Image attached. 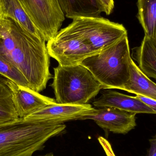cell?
Returning <instances> with one entry per match:
<instances>
[{
	"instance_id": "6da1fadb",
	"label": "cell",
	"mask_w": 156,
	"mask_h": 156,
	"mask_svg": "<svg viewBox=\"0 0 156 156\" xmlns=\"http://www.w3.org/2000/svg\"><path fill=\"white\" fill-rule=\"evenodd\" d=\"M0 55L22 73L36 91L45 90L52 78L45 42L34 37L15 20L2 15H0Z\"/></svg>"
},
{
	"instance_id": "7a4b0ae2",
	"label": "cell",
	"mask_w": 156,
	"mask_h": 156,
	"mask_svg": "<svg viewBox=\"0 0 156 156\" xmlns=\"http://www.w3.org/2000/svg\"><path fill=\"white\" fill-rule=\"evenodd\" d=\"M66 128L64 124L29 122L20 118L1 124L0 156H32Z\"/></svg>"
},
{
	"instance_id": "3957f363",
	"label": "cell",
	"mask_w": 156,
	"mask_h": 156,
	"mask_svg": "<svg viewBox=\"0 0 156 156\" xmlns=\"http://www.w3.org/2000/svg\"><path fill=\"white\" fill-rule=\"evenodd\" d=\"M132 59L128 36H125L105 50L85 58L80 65L104 89L123 90L129 82Z\"/></svg>"
},
{
	"instance_id": "277c9868",
	"label": "cell",
	"mask_w": 156,
	"mask_h": 156,
	"mask_svg": "<svg viewBox=\"0 0 156 156\" xmlns=\"http://www.w3.org/2000/svg\"><path fill=\"white\" fill-rule=\"evenodd\" d=\"M51 86L56 102L60 104H87L98 95L103 86L81 65H58L54 68Z\"/></svg>"
},
{
	"instance_id": "5b68a950",
	"label": "cell",
	"mask_w": 156,
	"mask_h": 156,
	"mask_svg": "<svg viewBox=\"0 0 156 156\" xmlns=\"http://www.w3.org/2000/svg\"><path fill=\"white\" fill-rule=\"evenodd\" d=\"M69 26L96 53L105 50L127 36L123 25L101 16L75 18Z\"/></svg>"
},
{
	"instance_id": "8992f818",
	"label": "cell",
	"mask_w": 156,
	"mask_h": 156,
	"mask_svg": "<svg viewBox=\"0 0 156 156\" xmlns=\"http://www.w3.org/2000/svg\"><path fill=\"white\" fill-rule=\"evenodd\" d=\"M46 47L50 57L62 66L80 65L85 58L97 54L69 25L48 41Z\"/></svg>"
},
{
	"instance_id": "52a82bcc",
	"label": "cell",
	"mask_w": 156,
	"mask_h": 156,
	"mask_svg": "<svg viewBox=\"0 0 156 156\" xmlns=\"http://www.w3.org/2000/svg\"><path fill=\"white\" fill-rule=\"evenodd\" d=\"M23 8L45 42L56 35L65 16L57 0H19Z\"/></svg>"
},
{
	"instance_id": "ba28073f",
	"label": "cell",
	"mask_w": 156,
	"mask_h": 156,
	"mask_svg": "<svg viewBox=\"0 0 156 156\" xmlns=\"http://www.w3.org/2000/svg\"><path fill=\"white\" fill-rule=\"evenodd\" d=\"M91 105L60 104L56 103L40 108L23 119L25 121L48 123L64 124L80 119L91 112Z\"/></svg>"
},
{
	"instance_id": "9c48e42d",
	"label": "cell",
	"mask_w": 156,
	"mask_h": 156,
	"mask_svg": "<svg viewBox=\"0 0 156 156\" xmlns=\"http://www.w3.org/2000/svg\"><path fill=\"white\" fill-rule=\"evenodd\" d=\"M136 114L111 107L93 109L80 120H92L101 128L114 133L126 134L136 126Z\"/></svg>"
},
{
	"instance_id": "30bf717a",
	"label": "cell",
	"mask_w": 156,
	"mask_h": 156,
	"mask_svg": "<svg viewBox=\"0 0 156 156\" xmlns=\"http://www.w3.org/2000/svg\"><path fill=\"white\" fill-rule=\"evenodd\" d=\"M0 79L11 91L19 118H24L40 108L56 103L55 99L44 96L29 87L18 85L9 79Z\"/></svg>"
},
{
	"instance_id": "8fae6325",
	"label": "cell",
	"mask_w": 156,
	"mask_h": 156,
	"mask_svg": "<svg viewBox=\"0 0 156 156\" xmlns=\"http://www.w3.org/2000/svg\"><path fill=\"white\" fill-rule=\"evenodd\" d=\"M98 108L111 107L135 114H155L156 112L147 106L136 96H129L116 91L107 90L93 102Z\"/></svg>"
},
{
	"instance_id": "7c38bea8",
	"label": "cell",
	"mask_w": 156,
	"mask_h": 156,
	"mask_svg": "<svg viewBox=\"0 0 156 156\" xmlns=\"http://www.w3.org/2000/svg\"><path fill=\"white\" fill-rule=\"evenodd\" d=\"M65 16L72 20L79 17H98L103 12L98 0H57Z\"/></svg>"
},
{
	"instance_id": "4fadbf2b",
	"label": "cell",
	"mask_w": 156,
	"mask_h": 156,
	"mask_svg": "<svg viewBox=\"0 0 156 156\" xmlns=\"http://www.w3.org/2000/svg\"><path fill=\"white\" fill-rule=\"evenodd\" d=\"M132 56L148 77L156 78V39L145 35L141 45L132 49Z\"/></svg>"
},
{
	"instance_id": "5bb4252c",
	"label": "cell",
	"mask_w": 156,
	"mask_h": 156,
	"mask_svg": "<svg viewBox=\"0 0 156 156\" xmlns=\"http://www.w3.org/2000/svg\"><path fill=\"white\" fill-rule=\"evenodd\" d=\"M0 15L15 20L34 37L45 41L42 34L30 20L19 0H0Z\"/></svg>"
},
{
	"instance_id": "9a60e30c",
	"label": "cell",
	"mask_w": 156,
	"mask_h": 156,
	"mask_svg": "<svg viewBox=\"0 0 156 156\" xmlns=\"http://www.w3.org/2000/svg\"><path fill=\"white\" fill-rule=\"evenodd\" d=\"M123 90L156 100V83L140 70L132 59L130 63L129 82Z\"/></svg>"
},
{
	"instance_id": "2e32d148",
	"label": "cell",
	"mask_w": 156,
	"mask_h": 156,
	"mask_svg": "<svg viewBox=\"0 0 156 156\" xmlns=\"http://www.w3.org/2000/svg\"><path fill=\"white\" fill-rule=\"evenodd\" d=\"M137 18L145 35L156 39V0H137Z\"/></svg>"
},
{
	"instance_id": "e0dca14e",
	"label": "cell",
	"mask_w": 156,
	"mask_h": 156,
	"mask_svg": "<svg viewBox=\"0 0 156 156\" xmlns=\"http://www.w3.org/2000/svg\"><path fill=\"white\" fill-rule=\"evenodd\" d=\"M19 118L9 88L0 79V124Z\"/></svg>"
},
{
	"instance_id": "ac0fdd59",
	"label": "cell",
	"mask_w": 156,
	"mask_h": 156,
	"mask_svg": "<svg viewBox=\"0 0 156 156\" xmlns=\"http://www.w3.org/2000/svg\"><path fill=\"white\" fill-rule=\"evenodd\" d=\"M0 75L6 79L25 87H29L30 85L22 73L13 65L0 55Z\"/></svg>"
},
{
	"instance_id": "d6986e66",
	"label": "cell",
	"mask_w": 156,
	"mask_h": 156,
	"mask_svg": "<svg viewBox=\"0 0 156 156\" xmlns=\"http://www.w3.org/2000/svg\"><path fill=\"white\" fill-rule=\"evenodd\" d=\"M98 140L107 156H116L113 150L111 145L107 139L102 136H100Z\"/></svg>"
},
{
	"instance_id": "ffe728a7",
	"label": "cell",
	"mask_w": 156,
	"mask_h": 156,
	"mask_svg": "<svg viewBox=\"0 0 156 156\" xmlns=\"http://www.w3.org/2000/svg\"><path fill=\"white\" fill-rule=\"evenodd\" d=\"M103 8V12L106 15H110L114 8V0H98Z\"/></svg>"
},
{
	"instance_id": "44dd1931",
	"label": "cell",
	"mask_w": 156,
	"mask_h": 156,
	"mask_svg": "<svg viewBox=\"0 0 156 156\" xmlns=\"http://www.w3.org/2000/svg\"><path fill=\"white\" fill-rule=\"evenodd\" d=\"M136 97L147 106L150 107L151 109L156 112V100L139 94L136 95Z\"/></svg>"
},
{
	"instance_id": "7402d4cb",
	"label": "cell",
	"mask_w": 156,
	"mask_h": 156,
	"mask_svg": "<svg viewBox=\"0 0 156 156\" xmlns=\"http://www.w3.org/2000/svg\"><path fill=\"white\" fill-rule=\"evenodd\" d=\"M150 147L148 152V156H156V138L150 139Z\"/></svg>"
},
{
	"instance_id": "603a6c76",
	"label": "cell",
	"mask_w": 156,
	"mask_h": 156,
	"mask_svg": "<svg viewBox=\"0 0 156 156\" xmlns=\"http://www.w3.org/2000/svg\"><path fill=\"white\" fill-rule=\"evenodd\" d=\"M39 156H55L54 155L53 153H49V154H46L44 155Z\"/></svg>"
}]
</instances>
